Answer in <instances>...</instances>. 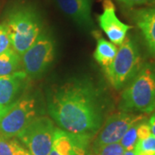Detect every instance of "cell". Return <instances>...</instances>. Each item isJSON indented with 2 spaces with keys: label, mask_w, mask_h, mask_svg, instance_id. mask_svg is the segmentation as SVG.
<instances>
[{
  "label": "cell",
  "mask_w": 155,
  "mask_h": 155,
  "mask_svg": "<svg viewBox=\"0 0 155 155\" xmlns=\"http://www.w3.org/2000/svg\"><path fill=\"white\" fill-rule=\"evenodd\" d=\"M120 109L149 113L155 110V66L145 64L122 91Z\"/></svg>",
  "instance_id": "cell-3"
},
{
  "label": "cell",
  "mask_w": 155,
  "mask_h": 155,
  "mask_svg": "<svg viewBox=\"0 0 155 155\" xmlns=\"http://www.w3.org/2000/svg\"><path fill=\"white\" fill-rule=\"evenodd\" d=\"M97 46L93 54V58L102 67H108L115 59L118 48L114 43L107 41L102 36L97 35Z\"/></svg>",
  "instance_id": "cell-14"
},
{
  "label": "cell",
  "mask_w": 155,
  "mask_h": 155,
  "mask_svg": "<svg viewBox=\"0 0 155 155\" xmlns=\"http://www.w3.org/2000/svg\"><path fill=\"white\" fill-rule=\"evenodd\" d=\"M57 127L48 116H36L17 137L31 155H48Z\"/></svg>",
  "instance_id": "cell-5"
},
{
  "label": "cell",
  "mask_w": 155,
  "mask_h": 155,
  "mask_svg": "<svg viewBox=\"0 0 155 155\" xmlns=\"http://www.w3.org/2000/svg\"><path fill=\"white\" fill-rule=\"evenodd\" d=\"M21 68V56L12 48L0 54V77L9 76L15 72L22 71Z\"/></svg>",
  "instance_id": "cell-15"
},
{
  "label": "cell",
  "mask_w": 155,
  "mask_h": 155,
  "mask_svg": "<svg viewBox=\"0 0 155 155\" xmlns=\"http://www.w3.org/2000/svg\"><path fill=\"white\" fill-rule=\"evenodd\" d=\"M124 152L125 150L123 149L121 144L118 142L103 146L92 153L93 155H123Z\"/></svg>",
  "instance_id": "cell-19"
},
{
  "label": "cell",
  "mask_w": 155,
  "mask_h": 155,
  "mask_svg": "<svg viewBox=\"0 0 155 155\" xmlns=\"http://www.w3.org/2000/svg\"><path fill=\"white\" fill-rule=\"evenodd\" d=\"M28 79L23 71L0 77V117L22 97Z\"/></svg>",
  "instance_id": "cell-11"
},
{
  "label": "cell",
  "mask_w": 155,
  "mask_h": 155,
  "mask_svg": "<svg viewBox=\"0 0 155 155\" xmlns=\"http://www.w3.org/2000/svg\"><path fill=\"white\" fill-rule=\"evenodd\" d=\"M54 54V39L42 31L33 45L21 55L22 70L28 78L41 77L53 63Z\"/></svg>",
  "instance_id": "cell-6"
},
{
  "label": "cell",
  "mask_w": 155,
  "mask_h": 155,
  "mask_svg": "<svg viewBox=\"0 0 155 155\" xmlns=\"http://www.w3.org/2000/svg\"><path fill=\"white\" fill-rule=\"evenodd\" d=\"M123 155H135L134 150H132V151H125Z\"/></svg>",
  "instance_id": "cell-23"
},
{
  "label": "cell",
  "mask_w": 155,
  "mask_h": 155,
  "mask_svg": "<svg viewBox=\"0 0 155 155\" xmlns=\"http://www.w3.org/2000/svg\"><path fill=\"white\" fill-rule=\"evenodd\" d=\"M145 120L142 114H134L131 112H118L111 115L107 118L105 122L102 125L99 132L97 133L91 150L92 153L103 146L120 142L124 134L134 124Z\"/></svg>",
  "instance_id": "cell-8"
},
{
  "label": "cell",
  "mask_w": 155,
  "mask_h": 155,
  "mask_svg": "<svg viewBox=\"0 0 155 155\" xmlns=\"http://www.w3.org/2000/svg\"><path fill=\"white\" fill-rule=\"evenodd\" d=\"M3 22L9 33L11 48L20 56L42 32L41 18L37 11L29 5L22 4L11 8Z\"/></svg>",
  "instance_id": "cell-2"
},
{
  "label": "cell",
  "mask_w": 155,
  "mask_h": 155,
  "mask_svg": "<svg viewBox=\"0 0 155 155\" xmlns=\"http://www.w3.org/2000/svg\"><path fill=\"white\" fill-rule=\"evenodd\" d=\"M37 116V102L34 97L22 96L0 117V136L17 137Z\"/></svg>",
  "instance_id": "cell-7"
},
{
  "label": "cell",
  "mask_w": 155,
  "mask_h": 155,
  "mask_svg": "<svg viewBox=\"0 0 155 155\" xmlns=\"http://www.w3.org/2000/svg\"><path fill=\"white\" fill-rule=\"evenodd\" d=\"M11 48V43L7 28L4 22L0 23V54Z\"/></svg>",
  "instance_id": "cell-20"
},
{
  "label": "cell",
  "mask_w": 155,
  "mask_h": 155,
  "mask_svg": "<svg viewBox=\"0 0 155 155\" xmlns=\"http://www.w3.org/2000/svg\"><path fill=\"white\" fill-rule=\"evenodd\" d=\"M135 153L144 155H155V137L150 134L147 138L138 140L134 148Z\"/></svg>",
  "instance_id": "cell-18"
},
{
  "label": "cell",
  "mask_w": 155,
  "mask_h": 155,
  "mask_svg": "<svg viewBox=\"0 0 155 155\" xmlns=\"http://www.w3.org/2000/svg\"><path fill=\"white\" fill-rule=\"evenodd\" d=\"M140 67L138 48L130 39L126 38L120 45L115 59L104 69L111 85L116 90H121L130 83Z\"/></svg>",
  "instance_id": "cell-4"
},
{
  "label": "cell",
  "mask_w": 155,
  "mask_h": 155,
  "mask_svg": "<svg viewBox=\"0 0 155 155\" xmlns=\"http://www.w3.org/2000/svg\"><path fill=\"white\" fill-rule=\"evenodd\" d=\"M48 110L59 128L93 137L104 118L102 94L90 80L71 79L48 94Z\"/></svg>",
  "instance_id": "cell-1"
},
{
  "label": "cell",
  "mask_w": 155,
  "mask_h": 155,
  "mask_svg": "<svg viewBox=\"0 0 155 155\" xmlns=\"http://www.w3.org/2000/svg\"><path fill=\"white\" fill-rule=\"evenodd\" d=\"M122 4H124L127 6H137V5H143L147 4H151L154 2L155 0H118Z\"/></svg>",
  "instance_id": "cell-21"
},
{
  "label": "cell",
  "mask_w": 155,
  "mask_h": 155,
  "mask_svg": "<svg viewBox=\"0 0 155 155\" xmlns=\"http://www.w3.org/2000/svg\"><path fill=\"white\" fill-rule=\"evenodd\" d=\"M148 123H149L150 128H151V132H152V134L155 137V112L150 117L149 121H148Z\"/></svg>",
  "instance_id": "cell-22"
},
{
  "label": "cell",
  "mask_w": 155,
  "mask_h": 155,
  "mask_svg": "<svg viewBox=\"0 0 155 155\" xmlns=\"http://www.w3.org/2000/svg\"><path fill=\"white\" fill-rule=\"evenodd\" d=\"M26 151L18 140L0 136V155H22Z\"/></svg>",
  "instance_id": "cell-16"
},
{
  "label": "cell",
  "mask_w": 155,
  "mask_h": 155,
  "mask_svg": "<svg viewBox=\"0 0 155 155\" xmlns=\"http://www.w3.org/2000/svg\"><path fill=\"white\" fill-rule=\"evenodd\" d=\"M140 122L134 124L133 126L129 127L128 130L124 134V135L121 139L119 143L121 144V146L125 151H132L135 148V146L138 141L137 128H138V125Z\"/></svg>",
  "instance_id": "cell-17"
},
{
  "label": "cell",
  "mask_w": 155,
  "mask_h": 155,
  "mask_svg": "<svg viewBox=\"0 0 155 155\" xmlns=\"http://www.w3.org/2000/svg\"><path fill=\"white\" fill-rule=\"evenodd\" d=\"M56 5L78 27L90 30L94 27L91 17L92 0H54Z\"/></svg>",
  "instance_id": "cell-12"
},
{
  "label": "cell",
  "mask_w": 155,
  "mask_h": 155,
  "mask_svg": "<svg viewBox=\"0 0 155 155\" xmlns=\"http://www.w3.org/2000/svg\"><path fill=\"white\" fill-rule=\"evenodd\" d=\"M22 155H31V154H30V153H28V151H27V150H26V151H25V152H24V153H22Z\"/></svg>",
  "instance_id": "cell-24"
},
{
  "label": "cell",
  "mask_w": 155,
  "mask_h": 155,
  "mask_svg": "<svg viewBox=\"0 0 155 155\" xmlns=\"http://www.w3.org/2000/svg\"><path fill=\"white\" fill-rule=\"evenodd\" d=\"M100 28L108 39L116 46H120L127 38L130 25L122 22L116 16V7L111 0H103V12L98 17Z\"/></svg>",
  "instance_id": "cell-10"
},
{
  "label": "cell",
  "mask_w": 155,
  "mask_h": 155,
  "mask_svg": "<svg viewBox=\"0 0 155 155\" xmlns=\"http://www.w3.org/2000/svg\"><path fill=\"white\" fill-rule=\"evenodd\" d=\"M91 136L69 133L57 127L48 155H93Z\"/></svg>",
  "instance_id": "cell-9"
},
{
  "label": "cell",
  "mask_w": 155,
  "mask_h": 155,
  "mask_svg": "<svg viewBox=\"0 0 155 155\" xmlns=\"http://www.w3.org/2000/svg\"><path fill=\"white\" fill-rule=\"evenodd\" d=\"M132 18L155 57V7L135 10L132 12Z\"/></svg>",
  "instance_id": "cell-13"
}]
</instances>
